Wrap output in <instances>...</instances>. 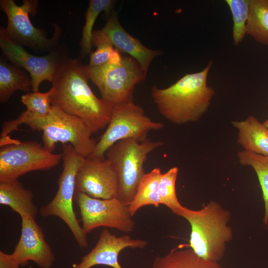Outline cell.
<instances>
[{
  "mask_svg": "<svg viewBox=\"0 0 268 268\" xmlns=\"http://www.w3.org/2000/svg\"><path fill=\"white\" fill-rule=\"evenodd\" d=\"M84 66L76 59L64 62L52 82L51 104L83 120L94 133L108 126L114 105L92 92Z\"/></svg>",
  "mask_w": 268,
  "mask_h": 268,
  "instance_id": "obj_1",
  "label": "cell"
},
{
  "mask_svg": "<svg viewBox=\"0 0 268 268\" xmlns=\"http://www.w3.org/2000/svg\"><path fill=\"white\" fill-rule=\"evenodd\" d=\"M212 64L209 61L202 70L187 74L167 88L152 86L151 97L163 117L176 125L197 122L202 117L215 94L207 85Z\"/></svg>",
  "mask_w": 268,
  "mask_h": 268,
  "instance_id": "obj_2",
  "label": "cell"
},
{
  "mask_svg": "<svg viewBox=\"0 0 268 268\" xmlns=\"http://www.w3.org/2000/svg\"><path fill=\"white\" fill-rule=\"evenodd\" d=\"M178 215L186 219L191 230L189 247L201 257L218 262L224 255L226 244L233 238L228 224L230 212L211 201L199 210L184 206Z\"/></svg>",
  "mask_w": 268,
  "mask_h": 268,
  "instance_id": "obj_3",
  "label": "cell"
},
{
  "mask_svg": "<svg viewBox=\"0 0 268 268\" xmlns=\"http://www.w3.org/2000/svg\"><path fill=\"white\" fill-rule=\"evenodd\" d=\"M163 145L161 141L147 138L140 142L133 138L114 143L105 153L114 168L118 180L117 198L128 204L144 175L143 165L148 155Z\"/></svg>",
  "mask_w": 268,
  "mask_h": 268,
  "instance_id": "obj_4",
  "label": "cell"
},
{
  "mask_svg": "<svg viewBox=\"0 0 268 268\" xmlns=\"http://www.w3.org/2000/svg\"><path fill=\"white\" fill-rule=\"evenodd\" d=\"M84 67L89 80L98 88L101 98L114 105L133 102L135 86L146 76L139 63L128 55H122L117 63Z\"/></svg>",
  "mask_w": 268,
  "mask_h": 268,
  "instance_id": "obj_5",
  "label": "cell"
},
{
  "mask_svg": "<svg viewBox=\"0 0 268 268\" xmlns=\"http://www.w3.org/2000/svg\"><path fill=\"white\" fill-rule=\"evenodd\" d=\"M63 170L58 180V190L53 200L41 206L40 213L43 217L57 216L68 227L80 248H87L86 234L80 225L73 207L77 171L84 157L78 153L70 144L62 147Z\"/></svg>",
  "mask_w": 268,
  "mask_h": 268,
  "instance_id": "obj_6",
  "label": "cell"
},
{
  "mask_svg": "<svg viewBox=\"0 0 268 268\" xmlns=\"http://www.w3.org/2000/svg\"><path fill=\"white\" fill-rule=\"evenodd\" d=\"M164 124L152 121L143 109L134 102L114 105L110 121L93 152L86 158L105 159L107 149L118 141L133 138L141 142L148 133L162 129Z\"/></svg>",
  "mask_w": 268,
  "mask_h": 268,
  "instance_id": "obj_7",
  "label": "cell"
},
{
  "mask_svg": "<svg viewBox=\"0 0 268 268\" xmlns=\"http://www.w3.org/2000/svg\"><path fill=\"white\" fill-rule=\"evenodd\" d=\"M33 130L42 131L43 145L51 152L60 142L63 145L71 144L78 153L86 157L93 152L97 143L91 137L92 132L83 120L55 105H52L49 114L36 120Z\"/></svg>",
  "mask_w": 268,
  "mask_h": 268,
  "instance_id": "obj_8",
  "label": "cell"
},
{
  "mask_svg": "<svg viewBox=\"0 0 268 268\" xmlns=\"http://www.w3.org/2000/svg\"><path fill=\"white\" fill-rule=\"evenodd\" d=\"M62 153H53L35 141L16 140L0 147V182L17 180L31 171L48 170L58 165Z\"/></svg>",
  "mask_w": 268,
  "mask_h": 268,
  "instance_id": "obj_9",
  "label": "cell"
},
{
  "mask_svg": "<svg viewBox=\"0 0 268 268\" xmlns=\"http://www.w3.org/2000/svg\"><path fill=\"white\" fill-rule=\"evenodd\" d=\"M38 5V1L35 0H23L21 5H17L13 0H0V9L8 19L4 30L10 38L22 46L50 52L58 47L59 29H56L53 37L49 39L43 30L33 25L29 15L36 14Z\"/></svg>",
  "mask_w": 268,
  "mask_h": 268,
  "instance_id": "obj_10",
  "label": "cell"
},
{
  "mask_svg": "<svg viewBox=\"0 0 268 268\" xmlns=\"http://www.w3.org/2000/svg\"><path fill=\"white\" fill-rule=\"evenodd\" d=\"M74 201L79 207L81 227L87 234L99 227L128 233L134 228L128 204L117 198L99 199L75 192Z\"/></svg>",
  "mask_w": 268,
  "mask_h": 268,
  "instance_id": "obj_11",
  "label": "cell"
},
{
  "mask_svg": "<svg viewBox=\"0 0 268 268\" xmlns=\"http://www.w3.org/2000/svg\"><path fill=\"white\" fill-rule=\"evenodd\" d=\"M0 47L4 55L13 65L29 72L33 92H39L41 83L45 80L52 83L68 58L66 51L59 47L44 56L33 55L10 38L3 26H0Z\"/></svg>",
  "mask_w": 268,
  "mask_h": 268,
  "instance_id": "obj_12",
  "label": "cell"
},
{
  "mask_svg": "<svg viewBox=\"0 0 268 268\" xmlns=\"http://www.w3.org/2000/svg\"><path fill=\"white\" fill-rule=\"evenodd\" d=\"M118 180L111 162L106 158H84L77 171L75 192L99 199L117 198Z\"/></svg>",
  "mask_w": 268,
  "mask_h": 268,
  "instance_id": "obj_13",
  "label": "cell"
},
{
  "mask_svg": "<svg viewBox=\"0 0 268 268\" xmlns=\"http://www.w3.org/2000/svg\"><path fill=\"white\" fill-rule=\"evenodd\" d=\"M102 43H110L120 53L135 59L146 75L152 61L162 54L161 50L148 48L128 33L121 25L118 14L115 11H112L109 18L101 29L93 31L92 47Z\"/></svg>",
  "mask_w": 268,
  "mask_h": 268,
  "instance_id": "obj_14",
  "label": "cell"
},
{
  "mask_svg": "<svg viewBox=\"0 0 268 268\" xmlns=\"http://www.w3.org/2000/svg\"><path fill=\"white\" fill-rule=\"evenodd\" d=\"M21 218L20 237L12 253L14 258L22 267L31 261L40 268H52L55 257L42 229L33 217L22 216Z\"/></svg>",
  "mask_w": 268,
  "mask_h": 268,
  "instance_id": "obj_15",
  "label": "cell"
},
{
  "mask_svg": "<svg viewBox=\"0 0 268 268\" xmlns=\"http://www.w3.org/2000/svg\"><path fill=\"white\" fill-rule=\"evenodd\" d=\"M147 245V241L132 239L127 234L117 237L106 228L101 232L95 247L72 268H91L97 265L123 268L118 261L122 251L127 248L142 249Z\"/></svg>",
  "mask_w": 268,
  "mask_h": 268,
  "instance_id": "obj_16",
  "label": "cell"
},
{
  "mask_svg": "<svg viewBox=\"0 0 268 268\" xmlns=\"http://www.w3.org/2000/svg\"><path fill=\"white\" fill-rule=\"evenodd\" d=\"M231 123L238 131L237 142L244 150L268 156V128L254 116Z\"/></svg>",
  "mask_w": 268,
  "mask_h": 268,
  "instance_id": "obj_17",
  "label": "cell"
},
{
  "mask_svg": "<svg viewBox=\"0 0 268 268\" xmlns=\"http://www.w3.org/2000/svg\"><path fill=\"white\" fill-rule=\"evenodd\" d=\"M32 192L18 180L0 182V204L9 207L20 216L35 219L38 207L33 201Z\"/></svg>",
  "mask_w": 268,
  "mask_h": 268,
  "instance_id": "obj_18",
  "label": "cell"
},
{
  "mask_svg": "<svg viewBox=\"0 0 268 268\" xmlns=\"http://www.w3.org/2000/svg\"><path fill=\"white\" fill-rule=\"evenodd\" d=\"M152 268H222L218 262L206 260L190 248H176L164 256L155 258Z\"/></svg>",
  "mask_w": 268,
  "mask_h": 268,
  "instance_id": "obj_19",
  "label": "cell"
},
{
  "mask_svg": "<svg viewBox=\"0 0 268 268\" xmlns=\"http://www.w3.org/2000/svg\"><path fill=\"white\" fill-rule=\"evenodd\" d=\"M27 71L12 65L0 59V102L8 101L17 90L29 92L32 90L31 77Z\"/></svg>",
  "mask_w": 268,
  "mask_h": 268,
  "instance_id": "obj_20",
  "label": "cell"
},
{
  "mask_svg": "<svg viewBox=\"0 0 268 268\" xmlns=\"http://www.w3.org/2000/svg\"><path fill=\"white\" fill-rule=\"evenodd\" d=\"M161 174L159 168H155L144 174L137 186L134 197L128 204L132 216L144 206L152 205L157 207L160 204L159 183Z\"/></svg>",
  "mask_w": 268,
  "mask_h": 268,
  "instance_id": "obj_21",
  "label": "cell"
},
{
  "mask_svg": "<svg viewBox=\"0 0 268 268\" xmlns=\"http://www.w3.org/2000/svg\"><path fill=\"white\" fill-rule=\"evenodd\" d=\"M247 34L268 46V0H250Z\"/></svg>",
  "mask_w": 268,
  "mask_h": 268,
  "instance_id": "obj_22",
  "label": "cell"
},
{
  "mask_svg": "<svg viewBox=\"0 0 268 268\" xmlns=\"http://www.w3.org/2000/svg\"><path fill=\"white\" fill-rule=\"evenodd\" d=\"M239 163L251 166L255 171L262 189L265 203L263 222L268 225V156L242 150L237 153Z\"/></svg>",
  "mask_w": 268,
  "mask_h": 268,
  "instance_id": "obj_23",
  "label": "cell"
},
{
  "mask_svg": "<svg viewBox=\"0 0 268 268\" xmlns=\"http://www.w3.org/2000/svg\"><path fill=\"white\" fill-rule=\"evenodd\" d=\"M114 1L112 0H90L85 12V23L80 41V54L85 57L92 52L93 27L96 18L102 11L110 12Z\"/></svg>",
  "mask_w": 268,
  "mask_h": 268,
  "instance_id": "obj_24",
  "label": "cell"
},
{
  "mask_svg": "<svg viewBox=\"0 0 268 268\" xmlns=\"http://www.w3.org/2000/svg\"><path fill=\"white\" fill-rule=\"evenodd\" d=\"M178 172L177 167L171 168L161 174L159 183L160 204L166 206L177 215L184 207L179 201L176 192V182Z\"/></svg>",
  "mask_w": 268,
  "mask_h": 268,
  "instance_id": "obj_25",
  "label": "cell"
},
{
  "mask_svg": "<svg viewBox=\"0 0 268 268\" xmlns=\"http://www.w3.org/2000/svg\"><path fill=\"white\" fill-rule=\"evenodd\" d=\"M230 9L233 22L232 37L235 45H238L247 34L250 0H226Z\"/></svg>",
  "mask_w": 268,
  "mask_h": 268,
  "instance_id": "obj_26",
  "label": "cell"
},
{
  "mask_svg": "<svg viewBox=\"0 0 268 268\" xmlns=\"http://www.w3.org/2000/svg\"><path fill=\"white\" fill-rule=\"evenodd\" d=\"M53 88L45 93L29 92L21 96V102L26 110L38 116H45L50 113L52 109L51 97Z\"/></svg>",
  "mask_w": 268,
  "mask_h": 268,
  "instance_id": "obj_27",
  "label": "cell"
},
{
  "mask_svg": "<svg viewBox=\"0 0 268 268\" xmlns=\"http://www.w3.org/2000/svg\"><path fill=\"white\" fill-rule=\"evenodd\" d=\"M96 47V50L90 54L89 66L97 67L107 63H117L121 61L122 55L112 44L102 43Z\"/></svg>",
  "mask_w": 268,
  "mask_h": 268,
  "instance_id": "obj_28",
  "label": "cell"
},
{
  "mask_svg": "<svg viewBox=\"0 0 268 268\" xmlns=\"http://www.w3.org/2000/svg\"><path fill=\"white\" fill-rule=\"evenodd\" d=\"M20 266L12 253L0 251V268H20Z\"/></svg>",
  "mask_w": 268,
  "mask_h": 268,
  "instance_id": "obj_29",
  "label": "cell"
},
{
  "mask_svg": "<svg viewBox=\"0 0 268 268\" xmlns=\"http://www.w3.org/2000/svg\"><path fill=\"white\" fill-rule=\"evenodd\" d=\"M263 124L268 128V119L266 120Z\"/></svg>",
  "mask_w": 268,
  "mask_h": 268,
  "instance_id": "obj_30",
  "label": "cell"
}]
</instances>
